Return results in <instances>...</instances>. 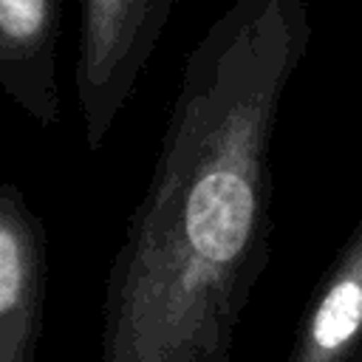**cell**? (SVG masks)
I'll list each match as a JSON object with an SVG mask.
<instances>
[{
	"instance_id": "cell-1",
	"label": "cell",
	"mask_w": 362,
	"mask_h": 362,
	"mask_svg": "<svg viewBox=\"0 0 362 362\" xmlns=\"http://www.w3.org/2000/svg\"><path fill=\"white\" fill-rule=\"evenodd\" d=\"M308 40L305 0H229L187 54L105 283L99 362H232L269 263L274 124Z\"/></svg>"
},
{
	"instance_id": "cell-2",
	"label": "cell",
	"mask_w": 362,
	"mask_h": 362,
	"mask_svg": "<svg viewBox=\"0 0 362 362\" xmlns=\"http://www.w3.org/2000/svg\"><path fill=\"white\" fill-rule=\"evenodd\" d=\"M76 102L88 150H99L147 68L173 0H79Z\"/></svg>"
},
{
	"instance_id": "cell-3",
	"label": "cell",
	"mask_w": 362,
	"mask_h": 362,
	"mask_svg": "<svg viewBox=\"0 0 362 362\" xmlns=\"http://www.w3.org/2000/svg\"><path fill=\"white\" fill-rule=\"evenodd\" d=\"M48 240L17 184H0V362H37L45 325Z\"/></svg>"
},
{
	"instance_id": "cell-4",
	"label": "cell",
	"mask_w": 362,
	"mask_h": 362,
	"mask_svg": "<svg viewBox=\"0 0 362 362\" xmlns=\"http://www.w3.org/2000/svg\"><path fill=\"white\" fill-rule=\"evenodd\" d=\"M62 0H0V90L37 124H57Z\"/></svg>"
},
{
	"instance_id": "cell-5",
	"label": "cell",
	"mask_w": 362,
	"mask_h": 362,
	"mask_svg": "<svg viewBox=\"0 0 362 362\" xmlns=\"http://www.w3.org/2000/svg\"><path fill=\"white\" fill-rule=\"evenodd\" d=\"M286 362H362V218L314 286Z\"/></svg>"
}]
</instances>
